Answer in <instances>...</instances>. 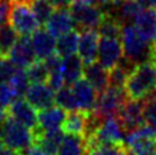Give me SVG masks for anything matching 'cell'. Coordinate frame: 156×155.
Returning <instances> with one entry per match:
<instances>
[{"label":"cell","mask_w":156,"mask_h":155,"mask_svg":"<svg viewBox=\"0 0 156 155\" xmlns=\"http://www.w3.org/2000/svg\"><path fill=\"white\" fill-rule=\"evenodd\" d=\"M124 91L128 98L142 101L156 91V63L146 59L137 63L128 75Z\"/></svg>","instance_id":"6da1fadb"},{"label":"cell","mask_w":156,"mask_h":155,"mask_svg":"<svg viewBox=\"0 0 156 155\" xmlns=\"http://www.w3.org/2000/svg\"><path fill=\"white\" fill-rule=\"evenodd\" d=\"M120 41L122 45L124 57L133 65L141 63L150 59L151 54V43L144 39L138 31L136 25H124L121 29Z\"/></svg>","instance_id":"7a4b0ae2"},{"label":"cell","mask_w":156,"mask_h":155,"mask_svg":"<svg viewBox=\"0 0 156 155\" xmlns=\"http://www.w3.org/2000/svg\"><path fill=\"white\" fill-rule=\"evenodd\" d=\"M0 137L3 138L7 147L16 153L22 154L35 142L34 131L27 128L12 116H7L4 123L0 127Z\"/></svg>","instance_id":"3957f363"},{"label":"cell","mask_w":156,"mask_h":155,"mask_svg":"<svg viewBox=\"0 0 156 155\" xmlns=\"http://www.w3.org/2000/svg\"><path fill=\"white\" fill-rule=\"evenodd\" d=\"M9 3V23L14 27L18 35H32L39 29L40 23L32 12L30 4L25 0H12Z\"/></svg>","instance_id":"277c9868"},{"label":"cell","mask_w":156,"mask_h":155,"mask_svg":"<svg viewBox=\"0 0 156 155\" xmlns=\"http://www.w3.org/2000/svg\"><path fill=\"white\" fill-rule=\"evenodd\" d=\"M70 12L75 21V27L81 30H96L103 21L106 12L99 5L85 4L74 0L70 5Z\"/></svg>","instance_id":"5b68a950"},{"label":"cell","mask_w":156,"mask_h":155,"mask_svg":"<svg viewBox=\"0 0 156 155\" xmlns=\"http://www.w3.org/2000/svg\"><path fill=\"white\" fill-rule=\"evenodd\" d=\"M124 138L125 131L116 115L108 116L102 120L101 125L92 136L85 138V146L88 149L94 145H101V143H124Z\"/></svg>","instance_id":"8992f818"},{"label":"cell","mask_w":156,"mask_h":155,"mask_svg":"<svg viewBox=\"0 0 156 155\" xmlns=\"http://www.w3.org/2000/svg\"><path fill=\"white\" fill-rule=\"evenodd\" d=\"M125 99L126 93L124 89L108 85L105 91L98 92L93 113L101 116L102 119L108 118V116H115Z\"/></svg>","instance_id":"52a82bcc"},{"label":"cell","mask_w":156,"mask_h":155,"mask_svg":"<svg viewBox=\"0 0 156 155\" xmlns=\"http://www.w3.org/2000/svg\"><path fill=\"white\" fill-rule=\"evenodd\" d=\"M116 118L119 119L120 124L122 125L125 133L129 131H133L141 127L144 121H143V102L139 99H132L128 98L122 105L120 106Z\"/></svg>","instance_id":"ba28073f"},{"label":"cell","mask_w":156,"mask_h":155,"mask_svg":"<svg viewBox=\"0 0 156 155\" xmlns=\"http://www.w3.org/2000/svg\"><path fill=\"white\" fill-rule=\"evenodd\" d=\"M124 56L121 41L118 38L102 36L98 41V56L97 59L106 70L116 66Z\"/></svg>","instance_id":"9c48e42d"},{"label":"cell","mask_w":156,"mask_h":155,"mask_svg":"<svg viewBox=\"0 0 156 155\" xmlns=\"http://www.w3.org/2000/svg\"><path fill=\"white\" fill-rule=\"evenodd\" d=\"M8 115L14 118L17 121L26 125L27 128H30L32 131H35L37 128V114L35 111V107L27 102V99L25 98H16L14 101L10 103V106L7 109Z\"/></svg>","instance_id":"30bf717a"},{"label":"cell","mask_w":156,"mask_h":155,"mask_svg":"<svg viewBox=\"0 0 156 155\" xmlns=\"http://www.w3.org/2000/svg\"><path fill=\"white\" fill-rule=\"evenodd\" d=\"M71 88L76 98L77 109L84 113L93 111L94 105H96V101H97V96H98V92L96 91V88L85 78L84 79L80 78L79 80H76L74 84H71Z\"/></svg>","instance_id":"8fae6325"},{"label":"cell","mask_w":156,"mask_h":155,"mask_svg":"<svg viewBox=\"0 0 156 155\" xmlns=\"http://www.w3.org/2000/svg\"><path fill=\"white\" fill-rule=\"evenodd\" d=\"M10 61L21 69H26L29 66L36 61V54L32 47L31 39L27 35H21L18 38V40L16 41L14 47L12 48V51L9 53Z\"/></svg>","instance_id":"7c38bea8"},{"label":"cell","mask_w":156,"mask_h":155,"mask_svg":"<svg viewBox=\"0 0 156 155\" xmlns=\"http://www.w3.org/2000/svg\"><path fill=\"white\" fill-rule=\"evenodd\" d=\"M25 98L31 106L40 111L43 109L53 106V103L55 102V93L45 83H37V84H31L29 87Z\"/></svg>","instance_id":"4fadbf2b"},{"label":"cell","mask_w":156,"mask_h":155,"mask_svg":"<svg viewBox=\"0 0 156 155\" xmlns=\"http://www.w3.org/2000/svg\"><path fill=\"white\" fill-rule=\"evenodd\" d=\"M98 31L96 30H81L79 34V45L77 54L85 65L92 63L98 56Z\"/></svg>","instance_id":"5bb4252c"},{"label":"cell","mask_w":156,"mask_h":155,"mask_svg":"<svg viewBox=\"0 0 156 155\" xmlns=\"http://www.w3.org/2000/svg\"><path fill=\"white\" fill-rule=\"evenodd\" d=\"M45 27L54 38H59L61 35L74 30L75 21L72 18L70 9L57 8L47 21Z\"/></svg>","instance_id":"9a60e30c"},{"label":"cell","mask_w":156,"mask_h":155,"mask_svg":"<svg viewBox=\"0 0 156 155\" xmlns=\"http://www.w3.org/2000/svg\"><path fill=\"white\" fill-rule=\"evenodd\" d=\"M31 43L37 59H45L55 52V44L57 40L47 29H37L31 35Z\"/></svg>","instance_id":"2e32d148"},{"label":"cell","mask_w":156,"mask_h":155,"mask_svg":"<svg viewBox=\"0 0 156 155\" xmlns=\"http://www.w3.org/2000/svg\"><path fill=\"white\" fill-rule=\"evenodd\" d=\"M35 133V142L39 143L44 150L51 155H55L63 141L65 132L62 128H52V129H36Z\"/></svg>","instance_id":"e0dca14e"},{"label":"cell","mask_w":156,"mask_h":155,"mask_svg":"<svg viewBox=\"0 0 156 155\" xmlns=\"http://www.w3.org/2000/svg\"><path fill=\"white\" fill-rule=\"evenodd\" d=\"M67 111L59 106H49L43 109L37 114V128L36 129H52V128H62V124L66 119ZM35 129V131H36Z\"/></svg>","instance_id":"ac0fdd59"},{"label":"cell","mask_w":156,"mask_h":155,"mask_svg":"<svg viewBox=\"0 0 156 155\" xmlns=\"http://www.w3.org/2000/svg\"><path fill=\"white\" fill-rule=\"evenodd\" d=\"M134 25L141 35L148 43H152L156 36V8H146L138 13Z\"/></svg>","instance_id":"d6986e66"},{"label":"cell","mask_w":156,"mask_h":155,"mask_svg":"<svg viewBox=\"0 0 156 155\" xmlns=\"http://www.w3.org/2000/svg\"><path fill=\"white\" fill-rule=\"evenodd\" d=\"M84 78L96 88L97 92H102L108 87V70L96 61L84 66Z\"/></svg>","instance_id":"ffe728a7"},{"label":"cell","mask_w":156,"mask_h":155,"mask_svg":"<svg viewBox=\"0 0 156 155\" xmlns=\"http://www.w3.org/2000/svg\"><path fill=\"white\" fill-rule=\"evenodd\" d=\"M87 119H88V113H84L81 110L70 111L66 115V119L62 124V129L65 133L84 137L87 131Z\"/></svg>","instance_id":"44dd1931"},{"label":"cell","mask_w":156,"mask_h":155,"mask_svg":"<svg viewBox=\"0 0 156 155\" xmlns=\"http://www.w3.org/2000/svg\"><path fill=\"white\" fill-rule=\"evenodd\" d=\"M84 66L85 63L83 59L79 57V54H71L63 58V65H62V74L65 78L66 84H74L76 80H79L81 75L84 74Z\"/></svg>","instance_id":"7402d4cb"},{"label":"cell","mask_w":156,"mask_h":155,"mask_svg":"<svg viewBox=\"0 0 156 155\" xmlns=\"http://www.w3.org/2000/svg\"><path fill=\"white\" fill-rule=\"evenodd\" d=\"M55 155H87L85 138L83 136L65 133L63 141Z\"/></svg>","instance_id":"603a6c76"},{"label":"cell","mask_w":156,"mask_h":155,"mask_svg":"<svg viewBox=\"0 0 156 155\" xmlns=\"http://www.w3.org/2000/svg\"><path fill=\"white\" fill-rule=\"evenodd\" d=\"M77 45H79V32L76 30H71L57 39L55 52L65 58L71 54H75L77 51Z\"/></svg>","instance_id":"cb8c5ba5"},{"label":"cell","mask_w":156,"mask_h":155,"mask_svg":"<svg viewBox=\"0 0 156 155\" xmlns=\"http://www.w3.org/2000/svg\"><path fill=\"white\" fill-rule=\"evenodd\" d=\"M17 40L18 32L10 23H4L0 27V57H8Z\"/></svg>","instance_id":"d4e9b609"},{"label":"cell","mask_w":156,"mask_h":155,"mask_svg":"<svg viewBox=\"0 0 156 155\" xmlns=\"http://www.w3.org/2000/svg\"><path fill=\"white\" fill-rule=\"evenodd\" d=\"M122 26L124 25L116 17L106 13L103 21L98 26V34L101 36H107V38H119L121 34Z\"/></svg>","instance_id":"484cf974"},{"label":"cell","mask_w":156,"mask_h":155,"mask_svg":"<svg viewBox=\"0 0 156 155\" xmlns=\"http://www.w3.org/2000/svg\"><path fill=\"white\" fill-rule=\"evenodd\" d=\"M40 25H45L54 12V5L49 0H27Z\"/></svg>","instance_id":"4316f807"},{"label":"cell","mask_w":156,"mask_h":155,"mask_svg":"<svg viewBox=\"0 0 156 155\" xmlns=\"http://www.w3.org/2000/svg\"><path fill=\"white\" fill-rule=\"evenodd\" d=\"M143 102V121L156 135V91L148 95Z\"/></svg>","instance_id":"83f0119b"},{"label":"cell","mask_w":156,"mask_h":155,"mask_svg":"<svg viewBox=\"0 0 156 155\" xmlns=\"http://www.w3.org/2000/svg\"><path fill=\"white\" fill-rule=\"evenodd\" d=\"M55 105L62 107L67 113L74 111V110H79L77 109L76 98H75L74 92H72L71 85H69V87L63 85L62 88H59L57 91V93H55Z\"/></svg>","instance_id":"f1b7e54d"},{"label":"cell","mask_w":156,"mask_h":155,"mask_svg":"<svg viewBox=\"0 0 156 155\" xmlns=\"http://www.w3.org/2000/svg\"><path fill=\"white\" fill-rule=\"evenodd\" d=\"M26 74L29 76L31 84H37V83H45L49 79V70L45 62L41 59H36L32 62L29 67H26Z\"/></svg>","instance_id":"f546056e"},{"label":"cell","mask_w":156,"mask_h":155,"mask_svg":"<svg viewBox=\"0 0 156 155\" xmlns=\"http://www.w3.org/2000/svg\"><path fill=\"white\" fill-rule=\"evenodd\" d=\"M87 155H128L124 143H101L87 149Z\"/></svg>","instance_id":"4dcf8cb0"},{"label":"cell","mask_w":156,"mask_h":155,"mask_svg":"<svg viewBox=\"0 0 156 155\" xmlns=\"http://www.w3.org/2000/svg\"><path fill=\"white\" fill-rule=\"evenodd\" d=\"M8 83H9V85L12 87V89H13L17 98L25 96L27 89H29V87H30V84H29L30 80H29V76L26 74V70L21 69V67H17L14 75L12 76V79H10Z\"/></svg>","instance_id":"1f68e13d"},{"label":"cell","mask_w":156,"mask_h":155,"mask_svg":"<svg viewBox=\"0 0 156 155\" xmlns=\"http://www.w3.org/2000/svg\"><path fill=\"white\" fill-rule=\"evenodd\" d=\"M17 66H16L10 58L0 57V83H8L14 75Z\"/></svg>","instance_id":"d6a6232c"},{"label":"cell","mask_w":156,"mask_h":155,"mask_svg":"<svg viewBox=\"0 0 156 155\" xmlns=\"http://www.w3.org/2000/svg\"><path fill=\"white\" fill-rule=\"evenodd\" d=\"M16 98L17 97L9 83H0V109H8Z\"/></svg>","instance_id":"836d02e7"},{"label":"cell","mask_w":156,"mask_h":155,"mask_svg":"<svg viewBox=\"0 0 156 155\" xmlns=\"http://www.w3.org/2000/svg\"><path fill=\"white\" fill-rule=\"evenodd\" d=\"M9 8L10 3L8 0H0V27L5 23V21L9 17Z\"/></svg>","instance_id":"e575fe53"},{"label":"cell","mask_w":156,"mask_h":155,"mask_svg":"<svg viewBox=\"0 0 156 155\" xmlns=\"http://www.w3.org/2000/svg\"><path fill=\"white\" fill-rule=\"evenodd\" d=\"M22 155H51V154H48L40 145H39V143L34 142L27 150H25L23 153H22Z\"/></svg>","instance_id":"d590c367"},{"label":"cell","mask_w":156,"mask_h":155,"mask_svg":"<svg viewBox=\"0 0 156 155\" xmlns=\"http://www.w3.org/2000/svg\"><path fill=\"white\" fill-rule=\"evenodd\" d=\"M55 8H66V7H70L71 3L74 0H49Z\"/></svg>","instance_id":"8d00e7d4"},{"label":"cell","mask_w":156,"mask_h":155,"mask_svg":"<svg viewBox=\"0 0 156 155\" xmlns=\"http://www.w3.org/2000/svg\"><path fill=\"white\" fill-rule=\"evenodd\" d=\"M150 59L154 61V62L156 63V36L151 43V54H150Z\"/></svg>","instance_id":"74e56055"},{"label":"cell","mask_w":156,"mask_h":155,"mask_svg":"<svg viewBox=\"0 0 156 155\" xmlns=\"http://www.w3.org/2000/svg\"><path fill=\"white\" fill-rule=\"evenodd\" d=\"M0 155H20V154H18V153H16L14 150H12V149L7 147L5 150H3L2 153H0Z\"/></svg>","instance_id":"f35d334b"},{"label":"cell","mask_w":156,"mask_h":155,"mask_svg":"<svg viewBox=\"0 0 156 155\" xmlns=\"http://www.w3.org/2000/svg\"><path fill=\"white\" fill-rule=\"evenodd\" d=\"M5 111H4V109H0V127H2V124L4 123V120H5Z\"/></svg>","instance_id":"ab89813d"},{"label":"cell","mask_w":156,"mask_h":155,"mask_svg":"<svg viewBox=\"0 0 156 155\" xmlns=\"http://www.w3.org/2000/svg\"><path fill=\"white\" fill-rule=\"evenodd\" d=\"M7 149V145H5V142L3 141V138L0 137V153H2L3 150H5Z\"/></svg>","instance_id":"60d3db41"},{"label":"cell","mask_w":156,"mask_h":155,"mask_svg":"<svg viewBox=\"0 0 156 155\" xmlns=\"http://www.w3.org/2000/svg\"><path fill=\"white\" fill-rule=\"evenodd\" d=\"M81 3H85V4H94L97 5V0H79Z\"/></svg>","instance_id":"b9f144b4"},{"label":"cell","mask_w":156,"mask_h":155,"mask_svg":"<svg viewBox=\"0 0 156 155\" xmlns=\"http://www.w3.org/2000/svg\"><path fill=\"white\" fill-rule=\"evenodd\" d=\"M154 155H156V153H155V154H154Z\"/></svg>","instance_id":"7bdbcfd3"},{"label":"cell","mask_w":156,"mask_h":155,"mask_svg":"<svg viewBox=\"0 0 156 155\" xmlns=\"http://www.w3.org/2000/svg\"><path fill=\"white\" fill-rule=\"evenodd\" d=\"M20 155H22V154H20Z\"/></svg>","instance_id":"ee69618b"},{"label":"cell","mask_w":156,"mask_h":155,"mask_svg":"<svg viewBox=\"0 0 156 155\" xmlns=\"http://www.w3.org/2000/svg\"><path fill=\"white\" fill-rule=\"evenodd\" d=\"M128 155H129V154H128Z\"/></svg>","instance_id":"f6af8a7d"}]
</instances>
